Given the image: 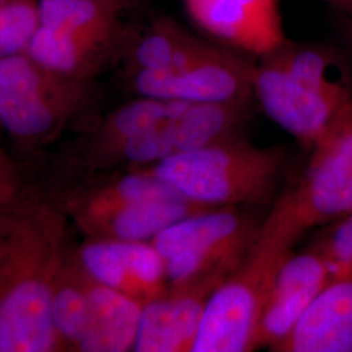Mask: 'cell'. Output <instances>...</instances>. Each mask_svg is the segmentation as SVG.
<instances>
[{"label": "cell", "instance_id": "obj_4", "mask_svg": "<svg viewBox=\"0 0 352 352\" xmlns=\"http://www.w3.org/2000/svg\"><path fill=\"white\" fill-rule=\"evenodd\" d=\"M253 206H219L187 217L153 238L164 257L168 287L219 285L239 269L266 215Z\"/></svg>", "mask_w": 352, "mask_h": 352}, {"label": "cell", "instance_id": "obj_16", "mask_svg": "<svg viewBox=\"0 0 352 352\" xmlns=\"http://www.w3.org/2000/svg\"><path fill=\"white\" fill-rule=\"evenodd\" d=\"M209 42L161 16L142 29L128 28L123 55L133 71H180L199 59Z\"/></svg>", "mask_w": 352, "mask_h": 352}, {"label": "cell", "instance_id": "obj_10", "mask_svg": "<svg viewBox=\"0 0 352 352\" xmlns=\"http://www.w3.org/2000/svg\"><path fill=\"white\" fill-rule=\"evenodd\" d=\"M330 280L324 257L314 248L291 253L278 270L254 337V350L274 351L289 337L316 296Z\"/></svg>", "mask_w": 352, "mask_h": 352}, {"label": "cell", "instance_id": "obj_5", "mask_svg": "<svg viewBox=\"0 0 352 352\" xmlns=\"http://www.w3.org/2000/svg\"><path fill=\"white\" fill-rule=\"evenodd\" d=\"M37 13L24 51L47 69L76 78L123 54L128 26L110 0H37Z\"/></svg>", "mask_w": 352, "mask_h": 352}, {"label": "cell", "instance_id": "obj_8", "mask_svg": "<svg viewBox=\"0 0 352 352\" xmlns=\"http://www.w3.org/2000/svg\"><path fill=\"white\" fill-rule=\"evenodd\" d=\"M252 101L219 104L182 102L173 113L119 146L135 164L160 162L241 132L251 115Z\"/></svg>", "mask_w": 352, "mask_h": 352}, {"label": "cell", "instance_id": "obj_23", "mask_svg": "<svg viewBox=\"0 0 352 352\" xmlns=\"http://www.w3.org/2000/svg\"><path fill=\"white\" fill-rule=\"evenodd\" d=\"M330 4H333L336 8L340 10L342 13L352 14V0H324Z\"/></svg>", "mask_w": 352, "mask_h": 352}, {"label": "cell", "instance_id": "obj_13", "mask_svg": "<svg viewBox=\"0 0 352 352\" xmlns=\"http://www.w3.org/2000/svg\"><path fill=\"white\" fill-rule=\"evenodd\" d=\"M277 352H352V274L329 280Z\"/></svg>", "mask_w": 352, "mask_h": 352}, {"label": "cell", "instance_id": "obj_7", "mask_svg": "<svg viewBox=\"0 0 352 352\" xmlns=\"http://www.w3.org/2000/svg\"><path fill=\"white\" fill-rule=\"evenodd\" d=\"M254 69L251 55L210 43L180 71H133L132 88L140 97L195 104L252 101Z\"/></svg>", "mask_w": 352, "mask_h": 352}, {"label": "cell", "instance_id": "obj_1", "mask_svg": "<svg viewBox=\"0 0 352 352\" xmlns=\"http://www.w3.org/2000/svg\"><path fill=\"white\" fill-rule=\"evenodd\" d=\"M253 96L276 124L309 151L352 102V55L344 47L286 38L258 58Z\"/></svg>", "mask_w": 352, "mask_h": 352}, {"label": "cell", "instance_id": "obj_18", "mask_svg": "<svg viewBox=\"0 0 352 352\" xmlns=\"http://www.w3.org/2000/svg\"><path fill=\"white\" fill-rule=\"evenodd\" d=\"M208 209H213V206L190 201L183 196L153 201L126 202L110 210V230L116 240L144 241L153 239L177 221Z\"/></svg>", "mask_w": 352, "mask_h": 352}, {"label": "cell", "instance_id": "obj_22", "mask_svg": "<svg viewBox=\"0 0 352 352\" xmlns=\"http://www.w3.org/2000/svg\"><path fill=\"white\" fill-rule=\"evenodd\" d=\"M340 34L344 49L352 55V14L342 13L340 20Z\"/></svg>", "mask_w": 352, "mask_h": 352}, {"label": "cell", "instance_id": "obj_14", "mask_svg": "<svg viewBox=\"0 0 352 352\" xmlns=\"http://www.w3.org/2000/svg\"><path fill=\"white\" fill-rule=\"evenodd\" d=\"M82 261L100 285L118 289L138 302V294L146 296L148 302L155 298L162 261L151 244L126 240L94 243L82 251Z\"/></svg>", "mask_w": 352, "mask_h": 352}, {"label": "cell", "instance_id": "obj_12", "mask_svg": "<svg viewBox=\"0 0 352 352\" xmlns=\"http://www.w3.org/2000/svg\"><path fill=\"white\" fill-rule=\"evenodd\" d=\"M215 289L208 286L168 287L142 305L133 350L190 352L206 304Z\"/></svg>", "mask_w": 352, "mask_h": 352}, {"label": "cell", "instance_id": "obj_9", "mask_svg": "<svg viewBox=\"0 0 352 352\" xmlns=\"http://www.w3.org/2000/svg\"><path fill=\"white\" fill-rule=\"evenodd\" d=\"M190 20L223 46L261 58L285 41L279 0H183Z\"/></svg>", "mask_w": 352, "mask_h": 352}, {"label": "cell", "instance_id": "obj_11", "mask_svg": "<svg viewBox=\"0 0 352 352\" xmlns=\"http://www.w3.org/2000/svg\"><path fill=\"white\" fill-rule=\"evenodd\" d=\"M25 51L0 58V124L19 136H38L56 118V77Z\"/></svg>", "mask_w": 352, "mask_h": 352}, {"label": "cell", "instance_id": "obj_2", "mask_svg": "<svg viewBox=\"0 0 352 352\" xmlns=\"http://www.w3.org/2000/svg\"><path fill=\"white\" fill-rule=\"evenodd\" d=\"M287 162L285 146H256L240 132L164 158L149 173L190 201L263 208L277 200Z\"/></svg>", "mask_w": 352, "mask_h": 352}, {"label": "cell", "instance_id": "obj_24", "mask_svg": "<svg viewBox=\"0 0 352 352\" xmlns=\"http://www.w3.org/2000/svg\"><path fill=\"white\" fill-rule=\"evenodd\" d=\"M110 1H113L116 7H119L123 12L126 13L128 10L139 6L142 0H110Z\"/></svg>", "mask_w": 352, "mask_h": 352}, {"label": "cell", "instance_id": "obj_25", "mask_svg": "<svg viewBox=\"0 0 352 352\" xmlns=\"http://www.w3.org/2000/svg\"><path fill=\"white\" fill-rule=\"evenodd\" d=\"M16 4H37V0H0V10Z\"/></svg>", "mask_w": 352, "mask_h": 352}, {"label": "cell", "instance_id": "obj_6", "mask_svg": "<svg viewBox=\"0 0 352 352\" xmlns=\"http://www.w3.org/2000/svg\"><path fill=\"white\" fill-rule=\"evenodd\" d=\"M309 151L299 180L274 201L302 235L352 212V102Z\"/></svg>", "mask_w": 352, "mask_h": 352}, {"label": "cell", "instance_id": "obj_20", "mask_svg": "<svg viewBox=\"0 0 352 352\" xmlns=\"http://www.w3.org/2000/svg\"><path fill=\"white\" fill-rule=\"evenodd\" d=\"M37 23V4H16L1 8L0 58L25 50Z\"/></svg>", "mask_w": 352, "mask_h": 352}, {"label": "cell", "instance_id": "obj_17", "mask_svg": "<svg viewBox=\"0 0 352 352\" xmlns=\"http://www.w3.org/2000/svg\"><path fill=\"white\" fill-rule=\"evenodd\" d=\"M142 304L100 285L88 292V317L78 340L82 351L123 352L135 346Z\"/></svg>", "mask_w": 352, "mask_h": 352}, {"label": "cell", "instance_id": "obj_3", "mask_svg": "<svg viewBox=\"0 0 352 352\" xmlns=\"http://www.w3.org/2000/svg\"><path fill=\"white\" fill-rule=\"evenodd\" d=\"M302 239L273 204L260 235L239 269L209 298L190 352H248L279 267Z\"/></svg>", "mask_w": 352, "mask_h": 352}, {"label": "cell", "instance_id": "obj_21", "mask_svg": "<svg viewBox=\"0 0 352 352\" xmlns=\"http://www.w3.org/2000/svg\"><path fill=\"white\" fill-rule=\"evenodd\" d=\"M88 317V294L65 289L52 299L55 329L68 340H80Z\"/></svg>", "mask_w": 352, "mask_h": 352}, {"label": "cell", "instance_id": "obj_19", "mask_svg": "<svg viewBox=\"0 0 352 352\" xmlns=\"http://www.w3.org/2000/svg\"><path fill=\"white\" fill-rule=\"evenodd\" d=\"M311 248L327 261L330 280L352 274V212L336 221Z\"/></svg>", "mask_w": 352, "mask_h": 352}, {"label": "cell", "instance_id": "obj_15", "mask_svg": "<svg viewBox=\"0 0 352 352\" xmlns=\"http://www.w3.org/2000/svg\"><path fill=\"white\" fill-rule=\"evenodd\" d=\"M54 336L52 296L43 283L24 282L0 302V352L49 351Z\"/></svg>", "mask_w": 352, "mask_h": 352}]
</instances>
